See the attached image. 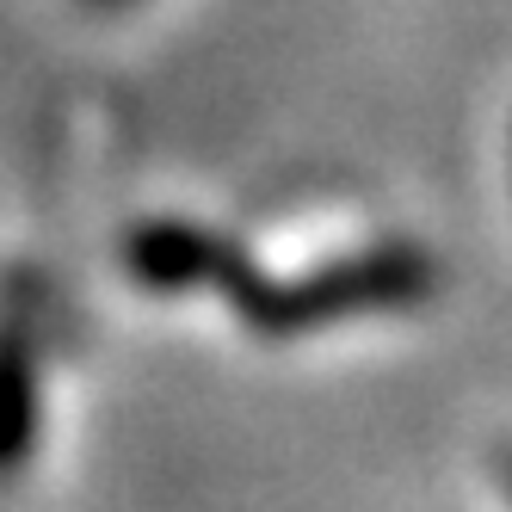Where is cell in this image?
<instances>
[{"mask_svg":"<svg viewBox=\"0 0 512 512\" xmlns=\"http://www.w3.org/2000/svg\"><path fill=\"white\" fill-rule=\"evenodd\" d=\"M438 290V260L420 241H377L340 253L303 278H266L253 272L229 309L241 315L247 334L260 340H297V334H321L334 321H358V315H383V309H414Z\"/></svg>","mask_w":512,"mask_h":512,"instance_id":"1","label":"cell"},{"mask_svg":"<svg viewBox=\"0 0 512 512\" xmlns=\"http://www.w3.org/2000/svg\"><path fill=\"white\" fill-rule=\"evenodd\" d=\"M44 426V278L0 266V482H19Z\"/></svg>","mask_w":512,"mask_h":512,"instance_id":"2","label":"cell"},{"mask_svg":"<svg viewBox=\"0 0 512 512\" xmlns=\"http://www.w3.org/2000/svg\"><path fill=\"white\" fill-rule=\"evenodd\" d=\"M124 272L142 290H161V297H186V290L235 297L260 266L247 260L235 235H216L204 223H186V216H149L124 235Z\"/></svg>","mask_w":512,"mask_h":512,"instance_id":"3","label":"cell"},{"mask_svg":"<svg viewBox=\"0 0 512 512\" xmlns=\"http://www.w3.org/2000/svg\"><path fill=\"white\" fill-rule=\"evenodd\" d=\"M500 482H506V494H512V445L500 451Z\"/></svg>","mask_w":512,"mask_h":512,"instance_id":"4","label":"cell"},{"mask_svg":"<svg viewBox=\"0 0 512 512\" xmlns=\"http://www.w3.org/2000/svg\"><path fill=\"white\" fill-rule=\"evenodd\" d=\"M87 7H99V13H112V7H130V0H87Z\"/></svg>","mask_w":512,"mask_h":512,"instance_id":"5","label":"cell"}]
</instances>
